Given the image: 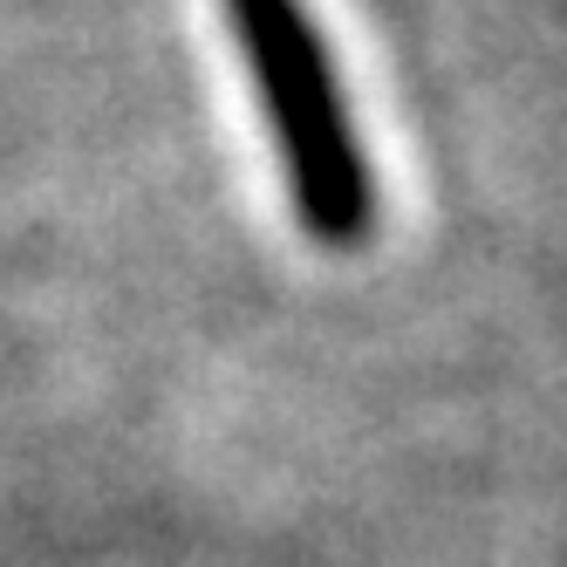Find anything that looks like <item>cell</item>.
<instances>
[{
  "mask_svg": "<svg viewBox=\"0 0 567 567\" xmlns=\"http://www.w3.org/2000/svg\"><path fill=\"white\" fill-rule=\"evenodd\" d=\"M226 21L247 49V75L274 151L288 165L295 213L321 247H362L377 226L370 157L349 131V103L336 96L329 55L301 0H226Z\"/></svg>",
  "mask_w": 567,
  "mask_h": 567,
  "instance_id": "obj_1",
  "label": "cell"
}]
</instances>
